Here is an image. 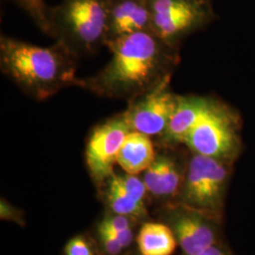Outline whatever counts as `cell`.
Listing matches in <instances>:
<instances>
[{
    "instance_id": "6da1fadb",
    "label": "cell",
    "mask_w": 255,
    "mask_h": 255,
    "mask_svg": "<svg viewBox=\"0 0 255 255\" xmlns=\"http://www.w3.org/2000/svg\"><path fill=\"white\" fill-rule=\"evenodd\" d=\"M105 46L112 53L108 64L98 73L81 79L80 88L128 103L171 78L180 62L179 46L162 40L151 30L110 40Z\"/></svg>"
},
{
    "instance_id": "7a4b0ae2",
    "label": "cell",
    "mask_w": 255,
    "mask_h": 255,
    "mask_svg": "<svg viewBox=\"0 0 255 255\" xmlns=\"http://www.w3.org/2000/svg\"><path fill=\"white\" fill-rule=\"evenodd\" d=\"M76 59L57 42L39 46L4 34L0 37L2 73L37 101H45L67 87H80Z\"/></svg>"
},
{
    "instance_id": "3957f363",
    "label": "cell",
    "mask_w": 255,
    "mask_h": 255,
    "mask_svg": "<svg viewBox=\"0 0 255 255\" xmlns=\"http://www.w3.org/2000/svg\"><path fill=\"white\" fill-rule=\"evenodd\" d=\"M48 24V35L76 58L94 54L107 42L108 0H61Z\"/></svg>"
},
{
    "instance_id": "277c9868",
    "label": "cell",
    "mask_w": 255,
    "mask_h": 255,
    "mask_svg": "<svg viewBox=\"0 0 255 255\" xmlns=\"http://www.w3.org/2000/svg\"><path fill=\"white\" fill-rule=\"evenodd\" d=\"M184 145L194 154L231 163L240 149L238 116L226 104L214 101L186 137Z\"/></svg>"
},
{
    "instance_id": "5b68a950",
    "label": "cell",
    "mask_w": 255,
    "mask_h": 255,
    "mask_svg": "<svg viewBox=\"0 0 255 255\" xmlns=\"http://www.w3.org/2000/svg\"><path fill=\"white\" fill-rule=\"evenodd\" d=\"M227 162L203 155H192L182 186V202L187 209L206 218L216 216L228 182Z\"/></svg>"
},
{
    "instance_id": "8992f818",
    "label": "cell",
    "mask_w": 255,
    "mask_h": 255,
    "mask_svg": "<svg viewBox=\"0 0 255 255\" xmlns=\"http://www.w3.org/2000/svg\"><path fill=\"white\" fill-rule=\"evenodd\" d=\"M149 7L151 31L173 46L213 19L209 3L195 0H149Z\"/></svg>"
},
{
    "instance_id": "52a82bcc",
    "label": "cell",
    "mask_w": 255,
    "mask_h": 255,
    "mask_svg": "<svg viewBox=\"0 0 255 255\" xmlns=\"http://www.w3.org/2000/svg\"><path fill=\"white\" fill-rule=\"evenodd\" d=\"M123 113L106 119L92 129L88 137L85 158L94 182L102 184L112 176L118 163L121 146L130 131Z\"/></svg>"
},
{
    "instance_id": "ba28073f",
    "label": "cell",
    "mask_w": 255,
    "mask_h": 255,
    "mask_svg": "<svg viewBox=\"0 0 255 255\" xmlns=\"http://www.w3.org/2000/svg\"><path fill=\"white\" fill-rule=\"evenodd\" d=\"M170 82L171 78H168L151 91L128 103L123 114L131 130L150 137L164 133L180 96L172 91Z\"/></svg>"
},
{
    "instance_id": "9c48e42d",
    "label": "cell",
    "mask_w": 255,
    "mask_h": 255,
    "mask_svg": "<svg viewBox=\"0 0 255 255\" xmlns=\"http://www.w3.org/2000/svg\"><path fill=\"white\" fill-rule=\"evenodd\" d=\"M177 242L186 255H197L216 243V234L208 218L185 208L175 213L170 222Z\"/></svg>"
},
{
    "instance_id": "30bf717a",
    "label": "cell",
    "mask_w": 255,
    "mask_h": 255,
    "mask_svg": "<svg viewBox=\"0 0 255 255\" xmlns=\"http://www.w3.org/2000/svg\"><path fill=\"white\" fill-rule=\"evenodd\" d=\"M150 26L149 0H108L107 42L130 33L151 30Z\"/></svg>"
},
{
    "instance_id": "8fae6325",
    "label": "cell",
    "mask_w": 255,
    "mask_h": 255,
    "mask_svg": "<svg viewBox=\"0 0 255 255\" xmlns=\"http://www.w3.org/2000/svg\"><path fill=\"white\" fill-rule=\"evenodd\" d=\"M215 100L201 96H179L178 103L160 140L164 146L184 144L193 128L210 109Z\"/></svg>"
},
{
    "instance_id": "7c38bea8",
    "label": "cell",
    "mask_w": 255,
    "mask_h": 255,
    "mask_svg": "<svg viewBox=\"0 0 255 255\" xmlns=\"http://www.w3.org/2000/svg\"><path fill=\"white\" fill-rule=\"evenodd\" d=\"M144 172L146 190L158 197L175 195L182 187L185 177L178 162L166 154L156 155L153 163Z\"/></svg>"
},
{
    "instance_id": "4fadbf2b",
    "label": "cell",
    "mask_w": 255,
    "mask_h": 255,
    "mask_svg": "<svg viewBox=\"0 0 255 255\" xmlns=\"http://www.w3.org/2000/svg\"><path fill=\"white\" fill-rule=\"evenodd\" d=\"M150 136L130 130L118 155V164L128 174L138 175L146 171L156 158Z\"/></svg>"
},
{
    "instance_id": "5bb4252c",
    "label": "cell",
    "mask_w": 255,
    "mask_h": 255,
    "mask_svg": "<svg viewBox=\"0 0 255 255\" xmlns=\"http://www.w3.org/2000/svg\"><path fill=\"white\" fill-rule=\"evenodd\" d=\"M137 243L142 255H172L177 239L170 227L148 222L140 230Z\"/></svg>"
},
{
    "instance_id": "9a60e30c",
    "label": "cell",
    "mask_w": 255,
    "mask_h": 255,
    "mask_svg": "<svg viewBox=\"0 0 255 255\" xmlns=\"http://www.w3.org/2000/svg\"><path fill=\"white\" fill-rule=\"evenodd\" d=\"M106 184V197L110 207L115 214L140 219L146 215L144 202L131 198L120 185L116 173L110 176L104 182Z\"/></svg>"
},
{
    "instance_id": "2e32d148",
    "label": "cell",
    "mask_w": 255,
    "mask_h": 255,
    "mask_svg": "<svg viewBox=\"0 0 255 255\" xmlns=\"http://www.w3.org/2000/svg\"><path fill=\"white\" fill-rule=\"evenodd\" d=\"M19 7L26 11L28 16L44 33L48 35V10L45 0H13Z\"/></svg>"
},
{
    "instance_id": "e0dca14e",
    "label": "cell",
    "mask_w": 255,
    "mask_h": 255,
    "mask_svg": "<svg viewBox=\"0 0 255 255\" xmlns=\"http://www.w3.org/2000/svg\"><path fill=\"white\" fill-rule=\"evenodd\" d=\"M120 185L128 194L137 201L143 202L146 190L143 179L137 177V175L126 173L125 175L116 174Z\"/></svg>"
},
{
    "instance_id": "ac0fdd59",
    "label": "cell",
    "mask_w": 255,
    "mask_h": 255,
    "mask_svg": "<svg viewBox=\"0 0 255 255\" xmlns=\"http://www.w3.org/2000/svg\"><path fill=\"white\" fill-rule=\"evenodd\" d=\"M65 255H94L91 247L82 237L72 238L65 246Z\"/></svg>"
},
{
    "instance_id": "d6986e66",
    "label": "cell",
    "mask_w": 255,
    "mask_h": 255,
    "mask_svg": "<svg viewBox=\"0 0 255 255\" xmlns=\"http://www.w3.org/2000/svg\"><path fill=\"white\" fill-rule=\"evenodd\" d=\"M130 225H131V223H130L129 217L116 214L113 217H109V218L104 219L101 222L100 227L109 229V230L121 231V230L130 228Z\"/></svg>"
},
{
    "instance_id": "ffe728a7",
    "label": "cell",
    "mask_w": 255,
    "mask_h": 255,
    "mask_svg": "<svg viewBox=\"0 0 255 255\" xmlns=\"http://www.w3.org/2000/svg\"><path fill=\"white\" fill-rule=\"evenodd\" d=\"M99 234L101 237V243L107 254L110 255H118L122 251L123 247L119 243V241L114 237H112L107 232L99 229Z\"/></svg>"
},
{
    "instance_id": "44dd1931",
    "label": "cell",
    "mask_w": 255,
    "mask_h": 255,
    "mask_svg": "<svg viewBox=\"0 0 255 255\" xmlns=\"http://www.w3.org/2000/svg\"><path fill=\"white\" fill-rule=\"evenodd\" d=\"M99 229H101V230L107 232L112 237H115L119 241V244L123 248H126L132 242L133 234H132L131 228L121 230V231L109 230V229L102 228V227H99Z\"/></svg>"
},
{
    "instance_id": "7402d4cb",
    "label": "cell",
    "mask_w": 255,
    "mask_h": 255,
    "mask_svg": "<svg viewBox=\"0 0 255 255\" xmlns=\"http://www.w3.org/2000/svg\"><path fill=\"white\" fill-rule=\"evenodd\" d=\"M197 255H228V254L221 248L214 245Z\"/></svg>"
},
{
    "instance_id": "603a6c76",
    "label": "cell",
    "mask_w": 255,
    "mask_h": 255,
    "mask_svg": "<svg viewBox=\"0 0 255 255\" xmlns=\"http://www.w3.org/2000/svg\"><path fill=\"white\" fill-rule=\"evenodd\" d=\"M195 1H199V2H202V3H209V0H195Z\"/></svg>"
}]
</instances>
